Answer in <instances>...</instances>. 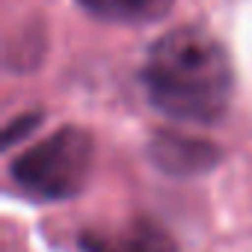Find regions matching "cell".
<instances>
[{
  "label": "cell",
  "instance_id": "obj_2",
  "mask_svg": "<svg viewBox=\"0 0 252 252\" xmlns=\"http://www.w3.org/2000/svg\"><path fill=\"white\" fill-rule=\"evenodd\" d=\"M95 143L80 128H60L48 140L21 152L12 163L15 184L36 199L57 202L77 196L92 175Z\"/></svg>",
  "mask_w": 252,
  "mask_h": 252
},
{
  "label": "cell",
  "instance_id": "obj_6",
  "mask_svg": "<svg viewBox=\"0 0 252 252\" xmlns=\"http://www.w3.org/2000/svg\"><path fill=\"white\" fill-rule=\"evenodd\" d=\"M36 116H21L15 125H9V128H6V146H12L15 140H18V134H27L30 128H36Z\"/></svg>",
  "mask_w": 252,
  "mask_h": 252
},
{
  "label": "cell",
  "instance_id": "obj_3",
  "mask_svg": "<svg viewBox=\"0 0 252 252\" xmlns=\"http://www.w3.org/2000/svg\"><path fill=\"white\" fill-rule=\"evenodd\" d=\"M83 252H178L175 240L149 220H134L119 228H98L80 237Z\"/></svg>",
  "mask_w": 252,
  "mask_h": 252
},
{
  "label": "cell",
  "instance_id": "obj_1",
  "mask_svg": "<svg viewBox=\"0 0 252 252\" xmlns=\"http://www.w3.org/2000/svg\"><path fill=\"white\" fill-rule=\"evenodd\" d=\"M149 101L181 122H217L231 101L234 71L225 48L202 27L160 36L143 65Z\"/></svg>",
  "mask_w": 252,
  "mask_h": 252
},
{
  "label": "cell",
  "instance_id": "obj_5",
  "mask_svg": "<svg viewBox=\"0 0 252 252\" xmlns=\"http://www.w3.org/2000/svg\"><path fill=\"white\" fill-rule=\"evenodd\" d=\"M83 9L95 18L116 24H152L160 21L175 0H80Z\"/></svg>",
  "mask_w": 252,
  "mask_h": 252
},
{
  "label": "cell",
  "instance_id": "obj_4",
  "mask_svg": "<svg viewBox=\"0 0 252 252\" xmlns=\"http://www.w3.org/2000/svg\"><path fill=\"white\" fill-rule=\"evenodd\" d=\"M152 160L172 175H199L214 169L220 160V149L208 140H193L181 134H158L152 140Z\"/></svg>",
  "mask_w": 252,
  "mask_h": 252
}]
</instances>
